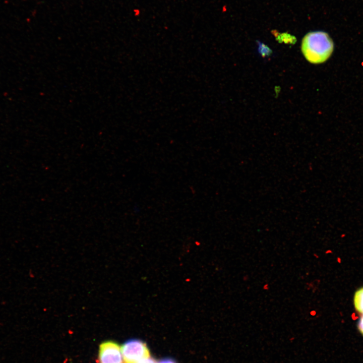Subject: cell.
<instances>
[{
    "instance_id": "cell-1",
    "label": "cell",
    "mask_w": 363,
    "mask_h": 363,
    "mask_svg": "<svg viewBox=\"0 0 363 363\" xmlns=\"http://www.w3.org/2000/svg\"><path fill=\"white\" fill-rule=\"evenodd\" d=\"M334 47L331 38L323 31L308 33L303 38L301 46L307 60L315 64L326 62L332 54Z\"/></svg>"
},
{
    "instance_id": "cell-4",
    "label": "cell",
    "mask_w": 363,
    "mask_h": 363,
    "mask_svg": "<svg viewBox=\"0 0 363 363\" xmlns=\"http://www.w3.org/2000/svg\"><path fill=\"white\" fill-rule=\"evenodd\" d=\"M353 303L355 311L359 314H363V287L358 288L354 293Z\"/></svg>"
},
{
    "instance_id": "cell-7",
    "label": "cell",
    "mask_w": 363,
    "mask_h": 363,
    "mask_svg": "<svg viewBox=\"0 0 363 363\" xmlns=\"http://www.w3.org/2000/svg\"><path fill=\"white\" fill-rule=\"evenodd\" d=\"M157 363H176L174 360L171 359H164L160 360Z\"/></svg>"
},
{
    "instance_id": "cell-2",
    "label": "cell",
    "mask_w": 363,
    "mask_h": 363,
    "mask_svg": "<svg viewBox=\"0 0 363 363\" xmlns=\"http://www.w3.org/2000/svg\"><path fill=\"white\" fill-rule=\"evenodd\" d=\"M121 351L125 363H137L150 356L146 344L137 339H132L126 342L121 347Z\"/></svg>"
},
{
    "instance_id": "cell-5",
    "label": "cell",
    "mask_w": 363,
    "mask_h": 363,
    "mask_svg": "<svg viewBox=\"0 0 363 363\" xmlns=\"http://www.w3.org/2000/svg\"><path fill=\"white\" fill-rule=\"evenodd\" d=\"M359 333L363 336V314H361L357 325Z\"/></svg>"
},
{
    "instance_id": "cell-6",
    "label": "cell",
    "mask_w": 363,
    "mask_h": 363,
    "mask_svg": "<svg viewBox=\"0 0 363 363\" xmlns=\"http://www.w3.org/2000/svg\"><path fill=\"white\" fill-rule=\"evenodd\" d=\"M137 363H157V362H156V360L150 357H150H148L147 358H145L140 360L139 361H138Z\"/></svg>"
},
{
    "instance_id": "cell-3",
    "label": "cell",
    "mask_w": 363,
    "mask_h": 363,
    "mask_svg": "<svg viewBox=\"0 0 363 363\" xmlns=\"http://www.w3.org/2000/svg\"><path fill=\"white\" fill-rule=\"evenodd\" d=\"M98 358L100 363L123 362L121 349L113 341H106L101 344Z\"/></svg>"
}]
</instances>
